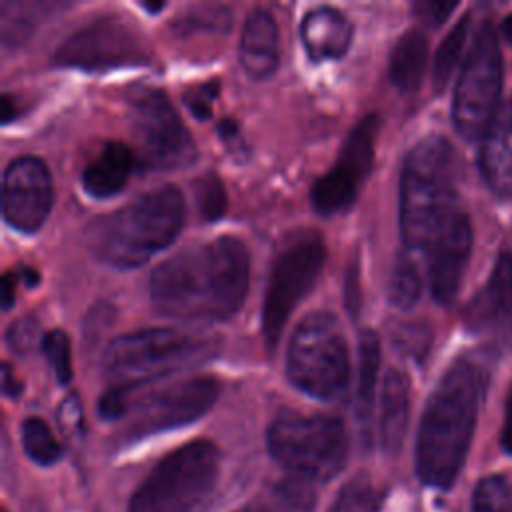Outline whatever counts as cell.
<instances>
[{
    "mask_svg": "<svg viewBox=\"0 0 512 512\" xmlns=\"http://www.w3.org/2000/svg\"><path fill=\"white\" fill-rule=\"evenodd\" d=\"M270 456L292 476L314 484L332 480L348 460V434L330 414H278L266 432Z\"/></svg>",
    "mask_w": 512,
    "mask_h": 512,
    "instance_id": "8992f818",
    "label": "cell"
},
{
    "mask_svg": "<svg viewBox=\"0 0 512 512\" xmlns=\"http://www.w3.org/2000/svg\"><path fill=\"white\" fill-rule=\"evenodd\" d=\"M416 16L430 26H440L450 12L456 8V2H414L412 4Z\"/></svg>",
    "mask_w": 512,
    "mask_h": 512,
    "instance_id": "74e56055",
    "label": "cell"
},
{
    "mask_svg": "<svg viewBox=\"0 0 512 512\" xmlns=\"http://www.w3.org/2000/svg\"><path fill=\"white\" fill-rule=\"evenodd\" d=\"M502 446L508 454H512V386L506 398V410H504V426H502Z\"/></svg>",
    "mask_w": 512,
    "mask_h": 512,
    "instance_id": "60d3db41",
    "label": "cell"
},
{
    "mask_svg": "<svg viewBox=\"0 0 512 512\" xmlns=\"http://www.w3.org/2000/svg\"><path fill=\"white\" fill-rule=\"evenodd\" d=\"M456 156L442 136H426L400 176V232L408 250H426L456 212Z\"/></svg>",
    "mask_w": 512,
    "mask_h": 512,
    "instance_id": "277c9868",
    "label": "cell"
},
{
    "mask_svg": "<svg viewBox=\"0 0 512 512\" xmlns=\"http://www.w3.org/2000/svg\"><path fill=\"white\" fill-rule=\"evenodd\" d=\"M384 492L368 472H358L338 490L328 512H380Z\"/></svg>",
    "mask_w": 512,
    "mask_h": 512,
    "instance_id": "484cf974",
    "label": "cell"
},
{
    "mask_svg": "<svg viewBox=\"0 0 512 512\" xmlns=\"http://www.w3.org/2000/svg\"><path fill=\"white\" fill-rule=\"evenodd\" d=\"M22 446L26 456L38 466H52L62 458L60 442L38 416H30L22 422Z\"/></svg>",
    "mask_w": 512,
    "mask_h": 512,
    "instance_id": "4316f807",
    "label": "cell"
},
{
    "mask_svg": "<svg viewBox=\"0 0 512 512\" xmlns=\"http://www.w3.org/2000/svg\"><path fill=\"white\" fill-rule=\"evenodd\" d=\"M42 352L52 366L60 384L70 382L72 378V350L68 334L62 330H50L42 336Z\"/></svg>",
    "mask_w": 512,
    "mask_h": 512,
    "instance_id": "d6a6232c",
    "label": "cell"
},
{
    "mask_svg": "<svg viewBox=\"0 0 512 512\" xmlns=\"http://www.w3.org/2000/svg\"><path fill=\"white\" fill-rule=\"evenodd\" d=\"M54 198L52 176L36 156L14 158L2 178V214L18 232H36L50 214Z\"/></svg>",
    "mask_w": 512,
    "mask_h": 512,
    "instance_id": "9a60e30c",
    "label": "cell"
},
{
    "mask_svg": "<svg viewBox=\"0 0 512 512\" xmlns=\"http://www.w3.org/2000/svg\"><path fill=\"white\" fill-rule=\"evenodd\" d=\"M220 384L212 376H194L162 388H154L134 402L128 400L126 426L128 440H142L146 436L186 426L202 418L216 402Z\"/></svg>",
    "mask_w": 512,
    "mask_h": 512,
    "instance_id": "4fadbf2b",
    "label": "cell"
},
{
    "mask_svg": "<svg viewBox=\"0 0 512 512\" xmlns=\"http://www.w3.org/2000/svg\"><path fill=\"white\" fill-rule=\"evenodd\" d=\"M472 248L470 218L456 210L440 236L428 248L430 290L438 304L450 306L458 296Z\"/></svg>",
    "mask_w": 512,
    "mask_h": 512,
    "instance_id": "2e32d148",
    "label": "cell"
},
{
    "mask_svg": "<svg viewBox=\"0 0 512 512\" xmlns=\"http://www.w3.org/2000/svg\"><path fill=\"white\" fill-rule=\"evenodd\" d=\"M466 326L476 334L496 336L498 340L512 334V254L500 252L490 278L470 300Z\"/></svg>",
    "mask_w": 512,
    "mask_h": 512,
    "instance_id": "e0dca14e",
    "label": "cell"
},
{
    "mask_svg": "<svg viewBox=\"0 0 512 512\" xmlns=\"http://www.w3.org/2000/svg\"><path fill=\"white\" fill-rule=\"evenodd\" d=\"M410 418V378L404 370L390 368L384 376L380 396V446L394 456L404 442Z\"/></svg>",
    "mask_w": 512,
    "mask_h": 512,
    "instance_id": "7402d4cb",
    "label": "cell"
},
{
    "mask_svg": "<svg viewBox=\"0 0 512 512\" xmlns=\"http://www.w3.org/2000/svg\"><path fill=\"white\" fill-rule=\"evenodd\" d=\"M428 64V40L422 30L404 32L390 54L388 74L392 84L402 92H414L426 72Z\"/></svg>",
    "mask_w": 512,
    "mask_h": 512,
    "instance_id": "603a6c76",
    "label": "cell"
},
{
    "mask_svg": "<svg viewBox=\"0 0 512 512\" xmlns=\"http://www.w3.org/2000/svg\"><path fill=\"white\" fill-rule=\"evenodd\" d=\"M218 132H220V136H222V140H232V138H236L238 136V126H236V122L234 120H230V118H226V120H222L220 124H218Z\"/></svg>",
    "mask_w": 512,
    "mask_h": 512,
    "instance_id": "ee69618b",
    "label": "cell"
},
{
    "mask_svg": "<svg viewBox=\"0 0 512 512\" xmlns=\"http://www.w3.org/2000/svg\"><path fill=\"white\" fill-rule=\"evenodd\" d=\"M486 378L478 364L458 358L434 388L416 438V474L446 490L458 478L476 426Z\"/></svg>",
    "mask_w": 512,
    "mask_h": 512,
    "instance_id": "7a4b0ae2",
    "label": "cell"
},
{
    "mask_svg": "<svg viewBox=\"0 0 512 512\" xmlns=\"http://www.w3.org/2000/svg\"><path fill=\"white\" fill-rule=\"evenodd\" d=\"M130 124L138 144V162L146 168L176 170L194 162V138L164 90L146 86L134 92Z\"/></svg>",
    "mask_w": 512,
    "mask_h": 512,
    "instance_id": "8fae6325",
    "label": "cell"
},
{
    "mask_svg": "<svg viewBox=\"0 0 512 512\" xmlns=\"http://www.w3.org/2000/svg\"><path fill=\"white\" fill-rule=\"evenodd\" d=\"M220 94V82L218 80H208L202 84H196L188 88L182 96L186 108L200 120H206L212 114V104Z\"/></svg>",
    "mask_w": 512,
    "mask_h": 512,
    "instance_id": "e575fe53",
    "label": "cell"
},
{
    "mask_svg": "<svg viewBox=\"0 0 512 512\" xmlns=\"http://www.w3.org/2000/svg\"><path fill=\"white\" fill-rule=\"evenodd\" d=\"M40 336V326L34 318L24 316L20 320H14L10 324V328L6 330V342L8 346L18 352V354H26L30 352V348L36 344Z\"/></svg>",
    "mask_w": 512,
    "mask_h": 512,
    "instance_id": "d590c367",
    "label": "cell"
},
{
    "mask_svg": "<svg viewBox=\"0 0 512 512\" xmlns=\"http://www.w3.org/2000/svg\"><path fill=\"white\" fill-rule=\"evenodd\" d=\"M286 376L318 400L340 398L350 382V354L338 318L326 310L306 314L292 332Z\"/></svg>",
    "mask_w": 512,
    "mask_h": 512,
    "instance_id": "52a82bcc",
    "label": "cell"
},
{
    "mask_svg": "<svg viewBox=\"0 0 512 512\" xmlns=\"http://www.w3.org/2000/svg\"><path fill=\"white\" fill-rule=\"evenodd\" d=\"M8 6L14 10V14L2 6V42L4 46L16 44L22 38H26L34 26V20L38 14H34V10H38L42 4H12L8 2Z\"/></svg>",
    "mask_w": 512,
    "mask_h": 512,
    "instance_id": "836d02e7",
    "label": "cell"
},
{
    "mask_svg": "<svg viewBox=\"0 0 512 512\" xmlns=\"http://www.w3.org/2000/svg\"><path fill=\"white\" fill-rule=\"evenodd\" d=\"M152 54L142 34L126 20L106 14L72 32L54 52L52 62L64 68L104 72L146 66Z\"/></svg>",
    "mask_w": 512,
    "mask_h": 512,
    "instance_id": "7c38bea8",
    "label": "cell"
},
{
    "mask_svg": "<svg viewBox=\"0 0 512 512\" xmlns=\"http://www.w3.org/2000/svg\"><path fill=\"white\" fill-rule=\"evenodd\" d=\"M420 292H422V280H420L418 266L410 256L402 254L396 260L390 282H388V300L392 302V306L400 310H408L418 302Z\"/></svg>",
    "mask_w": 512,
    "mask_h": 512,
    "instance_id": "f1b7e54d",
    "label": "cell"
},
{
    "mask_svg": "<svg viewBox=\"0 0 512 512\" xmlns=\"http://www.w3.org/2000/svg\"><path fill=\"white\" fill-rule=\"evenodd\" d=\"M222 452L210 440H192L168 452L138 484L128 512H204L216 490Z\"/></svg>",
    "mask_w": 512,
    "mask_h": 512,
    "instance_id": "5b68a950",
    "label": "cell"
},
{
    "mask_svg": "<svg viewBox=\"0 0 512 512\" xmlns=\"http://www.w3.org/2000/svg\"><path fill=\"white\" fill-rule=\"evenodd\" d=\"M12 300H14V278L12 274H4L2 278V306L4 310H8L12 306Z\"/></svg>",
    "mask_w": 512,
    "mask_h": 512,
    "instance_id": "7bdbcfd3",
    "label": "cell"
},
{
    "mask_svg": "<svg viewBox=\"0 0 512 512\" xmlns=\"http://www.w3.org/2000/svg\"><path fill=\"white\" fill-rule=\"evenodd\" d=\"M2 392H4L6 396H10V398L20 396V392H22V384H20V380L16 378V374L12 372V366H10V364H4V366H2Z\"/></svg>",
    "mask_w": 512,
    "mask_h": 512,
    "instance_id": "ab89813d",
    "label": "cell"
},
{
    "mask_svg": "<svg viewBox=\"0 0 512 512\" xmlns=\"http://www.w3.org/2000/svg\"><path fill=\"white\" fill-rule=\"evenodd\" d=\"M468 24H470V14H464L454 26L452 30L444 36V40L440 42L436 56H434V68H432V80H434V88L440 92L446 88L458 58L462 54L464 42H466V34H468Z\"/></svg>",
    "mask_w": 512,
    "mask_h": 512,
    "instance_id": "83f0119b",
    "label": "cell"
},
{
    "mask_svg": "<svg viewBox=\"0 0 512 512\" xmlns=\"http://www.w3.org/2000/svg\"><path fill=\"white\" fill-rule=\"evenodd\" d=\"M478 166L498 198H512V100L500 104L482 134Z\"/></svg>",
    "mask_w": 512,
    "mask_h": 512,
    "instance_id": "ac0fdd59",
    "label": "cell"
},
{
    "mask_svg": "<svg viewBox=\"0 0 512 512\" xmlns=\"http://www.w3.org/2000/svg\"><path fill=\"white\" fill-rule=\"evenodd\" d=\"M194 198L196 208L202 220H218L226 212V190L222 180L216 174H202L194 182Z\"/></svg>",
    "mask_w": 512,
    "mask_h": 512,
    "instance_id": "1f68e13d",
    "label": "cell"
},
{
    "mask_svg": "<svg viewBox=\"0 0 512 512\" xmlns=\"http://www.w3.org/2000/svg\"><path fill=\"white\" fill-rule=\"evenodd\" d=\"M378 368H380L378 336L372 330H364L358 342V380H356V396H354L356 418L364 430L370 426V418H372Z\"/></svg>",
    "mask_w": 512,
    "mask_h": 512,
    "instance_id": "cb8c5ba5",
    "label": "cell"
},
{
    "mask_svg": "<svg viewBox=\"0 0 512 512\" xmlns=\"http://www.w3.org/2000/svg\"><path fill=\"white\" fill-rule=\"evenodd\" d=\"M300 38L310 60H336L348 52L354 38V26L340 10L332 6H316L304 14Z\"/></svg>",
    "mask_w": 512,
    "mask_h": 512,
    "instance_id": "d6986e66",
    "label": "cell"
},
{
    "mask_svg": "<svg viewBox=\"0 0 512 512\" xmlns=\"http://www.w3.org/2000/svg\"><path fill=\"white\" fill-rule=\"evenodd\" d=\"M378 130L380 118L366 114L348 132L338 162L312 186L310 200L318 214H338L354 204L360 186L372 170Z\"/></svg>",
    "mask_w": 512,
    "mask_h": 512,
    "instance_id": "5bb4252c",
    "label": "cell"
},
{
    "mask_svg": "<svg viewBox=\"0 0 512 512\" xmlns=\"http://www.w3.org/2000/svg\"><path fill=\"white\" fill-rule=\"evenodd\" d=\"M270 512H314V482L288 474L260 494Z\"/></svg>",
    "mask_w": 512,
    "mask_h": 512,
    "instance_id": "d4e9b609",
    "label": "cell"
},
{
    "mask_svg": "<svg viewBox=\"0 0 512 512\" xmlns=\"http://www.w3.org/2000/svg\"><path fill=\"white\" fill-rule=\"evenodd\" d=\"M238 58L244 72L254 80L274 74L280 58V34L276 18L268 10L254 8L246 16Z\"/></svg>",
    "mask_w": 512,
    "mask_h": 512,
    "instance_id": "ffe728a7",
    "label": "cell"
},
{
    "mask_svg": "<svg viewBox=\"0 0 512 512\" xmlns=\"http://www.w3.org/2000/svg\"><path fill=\"white\" fill-rule=\"evenodd\" d=\"M472 512H512V486L506 476L482 478L472 494Z\"/></svg>",
    "mask_w": 512,
    "mask_h": 512,
    "instance_id": "4dcf8cb0",
    "label": "cell"
},
{
    "mask_svg": "<svg viewBox=\"0 0 512 512\" xmlns=\"http://www.w3.org/2000/svg\"><path fill=\"white\" fill-rule=\"evenodd\" d=\"M326 260V244L316 230L292 234L276 254L262 306V330L268 348L282 336L286 320L316 284Z\"/></svg>",
    "mask_w": 512,
    "mask_h": 512,
    "instance_id": "9c48e42d",
    "label": "cell"
},
{
    "mask_svg": "<svg viewBox=\"0 0 512 512\" xmlns=\"http://www.w3.org/2000/svg\"><path fill=\"white\" fill-rule=\"evenodd\" d=\"M58 420H60V426L66 434H72V432H78L80 430V422H82V410H80V404L74 396H68L62 406H60V412H58Z\"/></svg>",
    "mask_w": 512,
    "mask_h": 512,
    "instance_id": "f35d334b",
    "label": "cell"
},
{
    "mask_svg": "<svg viewBox=\"0 0 512 512\" xmlns=\"http://www.w3.org/2000/svg\"><path fill=\"white\" fill-rule=\"evenodd\" d=\"M502 90V54L496 32L490 22H482L472 48L460 70L452 120L460 136L472 140L482 138L496 110L500 108Z\"/></svg>",
    "mask_w": 512,
    "mask_h": 512,
    "instance_id": "30bf717a",
    "label": "cell"
},
{
    "mask_svg": "<svg viewBox=\"0 0 512 512\" xmlns=\"http://www.w3.org/2000/svg\"><path fill=\"white\" fill-rule=\"evenodd\" d=\"M16 102L10 94H2V100H0V112H2V124H8L16 118Z\"/></svg>",
    "mask_w": 512,
    "mask_h": 512,
    "instance_id": "b9f144b4",
    "label": "cell"
},
{
    "mask_svg": "<svg viewBox=\"0 0 512 512\" xmlns=\"http://www.w3.org/2000/svg\"><path fill=\"white\" fill-rule=\"evenodd\" d=\"M206 350L208 342L174 328H144L112 340L104 350L102 366L118 382L116 386L134 390L190 364Z\"/></svg>",
    "mask_w": 512,
    "mask_h": 512,
    "instance_id": "ba28073f",
    "label": "cell"
},
{
    "mask_svg": "<svg viewBox=\"0 0 512 512\" xmlns=\"http://www.w3.org/2000/svg\"><path fill=\"white\" fill-rule=\"evenodd\" d=\"M186 202L174 184L152 188L122 208L92 220L86 244L94 258L114 268H134L178 236Z\"/></svg>",
    "mask_w": 512,
    "mask_h": 512,
    "instance_id": "3957f363",
    "label": "cell"
},
{
    "mask_svg": "<svg viewBox=\"0 0 512 512\" xmlns=\"http://www.w3.org/2000/svg\"><path fill=\"white\" fill-rule=\"evenodd\" d=\"M140 166L136 152L124 142H106L98 154L84 166L80 184L92 198L118 194L130 180L132 170Z\"/></svg>",
    "mask_w": 512,
    "mask_h": 512,
    "instance_id": "44dd1931",
    "label": "cell"
},
{
    "mask_svg": "<svg viewBox=\"0 0 512 512\" xmlns=\"http://www.w3.org/2000/svg\"><path fill=\"white\" fill-rule=\"evenodd\" d=\"M250 256L236 236H218L180 250L150 276L154 308L180 320L220 322L236 314L246 298Z\"/></svg>",
    "mask_w": 512,
    "mask_h": 512,
    "instance_id": "6da1fadb",
    "label": "cell"
},
{
    "mask_svg": "<svg viewBox=\"0 0 512 512\" xmlns=\"http://www.w3.org/2000/svg\"><path fill=\"white\" fill-rule=\"evenodd\" d=\"M236 512H270V510H268L266 502L262 500V496H258L256 500L248 502L246 506H242V508H240V510H236Z\"/></svg>",
    "mask_w": 512,
    "mask_h": 512,
    "instance_id": "f6af8a7d",
    "label": "cell"
},
{
    "mask_svg": "<svg viewBox=\"0 0 512 512\" xmlns=\"http://www.w3.org/2000/svg\"><path fill=\"white\" fill-rule=\"evenodd\" d=\"M502 34H504L506 42L512 46V14H508L506 20L502 22Z\"/></svg>",
    "mask_w": 512,
    "mask_h": 512,
    "instance_id": "bcb514c9",
    "label": "cell"
},
{
    "mask_svg": "<svg viewBox=\"0 0 512 512\" xmlns=\"http://www.w3.org/2000/svg\"><path fill=\"white\" fill-rule=\"evenodd\" d=\"M394 342L398 348H402L410 356H422L426 354V348L430 344V332L422 324H408L396 330Z\"/></svg>",
    "mask_w": 512,
    "mask_h": 512,
    "instance_id": "8d00e7d4",
    "label": "cell"
},
{
    "mask_svg": "<svg viewBox=\"0 0 512 512\" xmlns=\"http://www.w3.org/2000/svg\"><path fill=\"white\" fill-rule=\"evenodd\" d=\"M232 14L222 4H204L194 6L182 12L174 22V30L178 34H194V32H226L230 28Z\"/></svg>",
    "mask_w": 512,
    "mask_h": 512,
    "instance_id": "f546056e",
    "label": "cell"
},
{
    "mask_svg": "<svg viewBox=\"0 0 512 512\" xmlns=\"http://www.w3.org/2000/svg\"><path fill=\"white\" fill-rule=\"evenodd\" d=\"M142 6H144V8H148V10H154V12H156V10H162V8H164V4H142Z\"/></svg>",
    "mask_w": 512,
    "mask_h": 512,
    "instance_id": "7dc6e473",
    "label": "cell"
}]
</instances>
